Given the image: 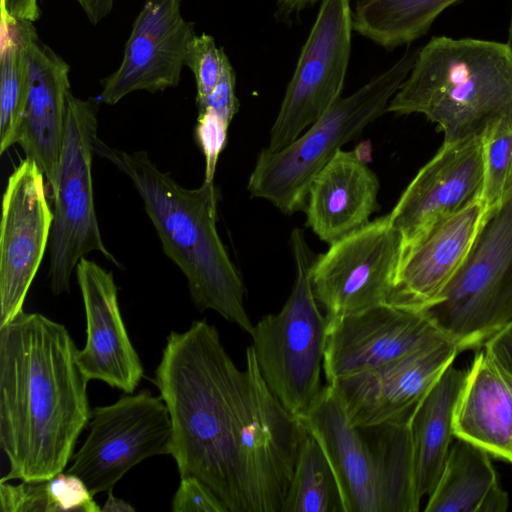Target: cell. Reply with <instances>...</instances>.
Returning <instances> with one entry per match:
<instances>
[{"mask_svg":"<svg viewBox=\"0 0 512 512\" xmlns=\"http://www.w3.org/2000/svg\"><path fill=\"white\" fill-rule=\"evenodd\" d=\"M351 0H323L299 55L265 148L295 141L340 97L351 52Z\"/></svg>","mask_w":512,"mask_h":512,"instance_id":"30bf717a","label":"cell"},{"mask_svg":"<svg viewBox=\"0 0 512 512\" xmlns=\"http://www.w3.org/2000/svg\"><path fill=\"white\" fill-rule=\"evenodd\" d=\"M29 68L26 107L16 144L34 161L50 188L60 159L70 91V67L37 34L33 22L17 19Z\"/></svg>","mask_w":512,"mask_h":512,"instance_id":"ac0fdd59","label":"cell"},{"mask_svg":"<svg viewBox=\"0 0 512 512\" xmlns=\"http://www.w3.org/2000/svg\"><path fill=\"white\" fill-rule=\"evenodd\" d=\"M95 153L132 182L165 255L182 271L195 307L213 310L252 335L243 280L218 234L214 182L188 189L158 168L145 151L128 152L96 140Z\"/></svg>","mask_w":512,"mask_h":512,"instance_id":"3957f363","label":"cell"},{"mask_svg":"<svg viewBox=\"0 0 512 512\" xmlns=\"http://www.w3.org/2000/svg\"><path fill=\"white\" fill-rule=\"evenodd\" d=\"M508 44L510 45L512 49V10H511V17H510V24H509V37H508Z\"/></svg>","mask_w":512,"mask_h":512,"instance_id":"f35d334b","label":"cell"},{"mask_svg":"<svg viewBox=\"0 0 512 512\" xmlns=\"http://www.w3.org/2000/svg\"><path fill=\"white\" fill-rule=\"evenodd\" d=\"M0 154L16 144L24 115L29 68L17 19L1 16Z\"/></svg>","mask_w":512,"mask_h":512,"instance_id":"f1b7e54d","label":"cell"},{"mask_svg":"<svg viewBox=\"0 0 512 512\" xmlns=\"http://www.w3.org/2000/svg\"><path fill=\"white\" fill-rule=\"evenodd\" d=\"M481 137L484 162L481 200L488 210L512 196V120L494 124Z\"/></svg>","mask_w":512,"mask_h":512,"instance_id":"f546056e","label":"cell"},{"mask_svg":"<svg viewBox=\"0 0 512 512\" xmlns=\"http://www.w3.org/2000/svg\"><path fill=\"white\" fill-rule=\"evenodd\" d=\"M223 51L208 34L195 35L192 39L185 65L191 69L195 77L196 104L203 101L216 86L221 74Z\"/></svg>","mask_w":512,"mask_h":512,"instance_id":"4dcf8cb0","label":"cell"},{"mask_svg":"<svg viewBox=\"0 0 512 512\" xmlns=\"http://www.w3.org/2000/svg\"><path fill=\"white\" fill-rule=\"evenodd\" d=\"M236 78L230 61L223 51L222 69L219 80L212 92L197 103L198 110L210 109L220 115L228 123L238 111L239 103L235 93Z\"/></svg>","mask_w":512,"mask_h":512,"instance_id":"836d02e7","label":"cell"},{"mask_svg":"<svg viewBox=\"0 0 512 512\" xmlns=\"http://www.w3.org/2000/svg\"><path fill=\"white\" fill-rule=\"evenodd\" d=\"M402 252V236L387 214L314 258L311 284L327 320L388 303Z\"/></svg>","mask_w":512,"mask_h":512,"instance_id":"8fae6325","label":"cell"},{"mask_svg":"<svg viewBox=\"0 0 512 512\" xmlns=\"http://www.w3.org/2000/svg\"><path fill=\"white\" fill-rule=\"evenodd\" d=\"M105 512H133L135 508L123 499L117 498L113 495L112 490L108 492V498L101 508Z\"/></svg>","mask_w":512,"mask_h":512,"instance_id":"74e56055","label":"cell"},{"mask_svg":"<svg viewBox=\"0 0 512 512\" xmlns=\"http://www.w3.org/2000/svg\"><path fill=\"white\" fill-rule=\"evenodd\" d=\"M323 0H276V17L281 21H291L306 8L312 7Z\"/></svg>","mask_w":512,"mask_h":512,"instance_id":"8d00e7d4","label":"cell"},{"mask_svg":"<svg viewBox=\"0 0 512 512\" xmlns=\"http://www.w3.org/2000/svg\"><path fill=\"white\" fill-rule=\"evenodd\" d=\"M422 311L460 352L512 323V196L486 210L461 267Z\"/></svg>","mask_w":512,"mask_h":512,"instance_id":"52a82bcc","label":"cell"},{"mask_svg":"<svg viewBox=\"0 0 512 512\" xmlns=\"http://www.w3.org/2000/svg\"><path fill=\"white\" fill-rule=\"evenodd\" d=\"M195 35L193 23L181 14V0H147L135 18L119 67L102 80L99 101L114 105L134 91L176 87Z\"/></svg>","mask_w":512,"mask_h":512,"instance_id":"9a60e30c","label":"cell"},{"mask_svg":"<svg viewBox=\"0 0 512 512\" xmlns=\"http://www.w3.org/2000/svg\"><path fill=\"white\" fill-rule=\"evenodd\" d=\"M46 179L23 159L8 178L0 224V326L20 312L40 267L53 225Z\"/></svg>","mask_w":512,"mask_h":512,"instance_id":"7c38bea8","label":"cell"},{"mask_svg":"<svg viewBox=\"0 0 512 512\" xmlns=\"http://www.w3.org/2000/svg\"><path fill=\"white\" fill-rule=\"evenodd\" d=\"M460 353L445 338L391 363L330 382L350 423L371 429L413 409Z\"/></svg>","mask_w":512,"mask_h":512,"instance_id":"2e32d148","label":"cell"},{"mask_svg":"<svg viewBox=\"0 0 512 512\" xmlns=\"http://www.w3.org/2000/svg\"><path fill=\"white\" fill-rule=\"evenodd\" d=\"M483 347L502 368L512 374V323L490 338Z\"/></svg>","mask_w":512,"mask_h":512,"instance_id":"e575fe53","label":"cell"},{"mask_svg":"<svg viewBox=\"0 0 512 512\" xmlns=\"http://www.w3.org/2000/svg\"><path fill=\"white\" fill-rule=\"evenodd\" d=\"M380 184L357 151L340 149L312 180L306 225L327 243L357 231L378 210Z\"/></svg>","mask_w":512,"mask_h":512,"instance_id":"44dd1931","label":"cell"},{"mask_svg":"<svg viewBox=\"0 0 512 512\" xmlns=\"http://www.w3.org/2000/svg\"><path fill=\"white\" fill-rule=\"evenodd\" d=\"M483 183L482 137L443 141L389 213L403 250L435 224L481 199Z\"/></svg>","mask_w":512,"mask_h":512,"instance_id":"5bb4252c","label":"cell"},{"mask_svg":"<svg viewBox=\"0 0 512 512\" xmlns=\"http://www.w3.org/2000/svg\"><path fill=\"white\" fill-rule=\"evenodd\" d=\"M419 49H407L390 68L352 93L340 97L316 122L285 148H263L249 176L252 197L269 201L283 214L304 211L314 177L387 107L409 75Z\"/></svg>","mask_w":512,"mask_h":512,"instance_id":"5b68a950","label":"cell"},{"mask_svg":"<svg viewBox=\"0 0 512 512\" xmlns=\"http://www.w3.org/2000/svg\"><path fill=\"white\" fill-rule=\"evenodd\" d=\"M490 454L455 437L440 477L428 495L426 512H503L508 494L500 486Z\"/></svg>","mask_w":512,"mask_h":512,"instance_id":"cb8c5ba5","label":"cell"},{"mask_svg":"<svg viewBox=\"0 0 512 512\" xmlns=\"http://www.w3.org/2000/svg\"><path fill=\"white\" fill-rule=\"evenodd\" d=\"M457 1L359 0L352 11L353 30L385 49L409 45Z\"/></svg>","mask_w":512,"mask_h":512,"instance_id":"484cf974","label":"cell"},{"mask_svg":"<svg viewBox=\"0 0 512 512\" xmlns=\"http://www.w3.org/2000/svg\"><path fill=\"white\" fill-rule=\"evenodd\" d=\"M467 376L468 370L451 364L412 411L411 433L420 498L431 493L442 472L455 438L454 417Z\"/></svg>","mask_w":512,"mask_h":512,"instance_id":"603a6c76","label":"cell"},{"mask_svg":"<svg viewBox=\"0 0 512 512\" xmlns=\"http://www.w3.org/2000/svg\"><path fill=\"white\" fill-rule=\"evenodd\" d=\"M321 446L335 475L345 512H378L377 476L369 442L353 426L336 389L322 387L300 419Z\"/></svg>","mask_w":512,"mask_h":512,"instance_id":"ffe728a7","label":"cell"},{"mask_svg":"<svg viewBox=\"0 0 512 512\" xmlns=\"http://www.w3.org/2000/svg\"><path fill=\"white\" fill-rule=\"evenodd\" d=\"M327 321L323 368L328 383L447 338L424 311L389 303Z\"/></svg>","mask_w":512,"mask_h":512,"instance_id":"4fadbf2b","label":"cell"},{"mask_svg":"<svg viewBox=\"0 0 512 512\" xmlns=\"http://www.w3.org/2000/svg\"><path fill=\"white\" fill-rule=\"evenodd\" d=\"M230 123L210 109L198 110L195 138L204 155V181L214 182L218 158L226 146Z\"/></svg>","mask_w":512,"mask_h":512,"instance_id":"1f68e13d","label":"cell"},{"mask_svg":"<svg viewBox=\"0 0 512 512\" xmlns=\"http://www.w3.org/2000/svg\"><path fill=\"white\" fill-rule=\"evenodd\" d=\"M75 271L86 318L79 364L89 380L134 393L144 369L121 315L113 273L86 257L79 260Z\"/></svg>","mask_w":512,"mask_h":512,"instance_id":"e0dca14e","label":"cell"},{"mask_svg":"<svg viewBox=\"0 0 512 512\" xmlns=\"http://www.w3.org/2000/svg\"><path fill=\"white\" fill-rule=\"evenodd\" d=\"M93 497L85 483L68 472L17 485L0 481L1 512H100Z\"/></svg>","mask_w":512,"mask_h":512,"instance_id":"4316f807","label":"cell"},{"mask_svg":"<svg viewBox=\"0 0 512 512\" xmlns=\"http://www.w3.org/2000/svg\"><path fill=\"white\" fill-rule=\"evenodd\" d=\"M291 249L296 270L291 293L278 313L265 315L254 325L251 346L270 391L301 419L322 388L328 321L313 292L314 258L299 228L291 233Z\"/></svg>","mask_w":512,"mask_h":512,"instance_id":"8992f818","label":"cell"},{"mask_svg":"<svg viewBox=\"0 0 512 512\" xmlns=\"http://www.w3.org/2000/svg\"><path fill=\"white\" fill-rule=\"evenodd\" d=\"M485 213L478 199L406 247L388 303L417 311L435 303L467 257Z\"/></svg>","mask_w":512,"mask_h":512,"instance_id":"d6986e66","label":"cell"},{"mask_svg":"<svg viewBox=\"0 0 512 512\" xmlns=\"http://www.w3.org/2000/svg\"><path fill=\"white\" fill-rule=\"evenodd\" d=\"M67 328L20 312L0 326V445L9 463L0 481L63 472L89 424L87 384Z\"/></svg>","mask_w":512,"mask_h":512,"instance_id":"7a4b0ae2","label":"cell"},{"mask_svg":"<svg viewBox=\"0 0 512 512\" xmlns=\"http://www.w3.org/2000/svg\"><path fill=\"white\" fill-rule=\"evenodd\" d=\"M99 99H67L65 131L58 169L49 188L53 225L49 241V282L54 295L68 292L73 271L85 255L97 251L117 267L106 248L95 210L92 161L97 137Z\"/></svg>","mask_w":512,"mask_h":512,"instance_id":"ba28073f","label":"cell"},{"mask_svg":"<svg viewBox=\"0 0 512 512\" xmlns=\"http://www.w3.org/2000/svg\"><path fill=\"white\" fill-rule=\"evenodd\" d=\"M387 112L418 113L434 123L444 141L481 137L512 120V49L508 43L436 36L390 100Z\"/></svg>","mask_w":512,"mask_h":512,"instance_id":"277c9868","label":"cell"},{"mask_svg":"<svg viewBox=\"0 0 512 512\" xmlns=\"http://www.w3.org/2000/svg\"><path fill=\"white\" fill-rule=\"evenodd\" d=\"M454 434L512 463V374L485 350L468 370L456 407Z\"/></svg>","mask_w":512,"mask_h":512,"instance_id":"7402d4cb","label":"cell"},{"mask_svg":"<svg viewBox=\"0 0 512 512\" xmlns=\"http://www.w3.org/2000/svg\"><path fill=\"white\" fill-rule=\"evenodd\" d=\"M91 24L97 25L114 7L115 0H76Z\"/></svg>","mask_w":512,"mask_h":512,"instance_id":"d590c367","label":"cell"},{"mask_svg":"<svg viewBox=\"0 0 512 512\" xmlns=\"http://www.w3.org/2000/svg\"><path fill=\"white\" fill-rule=\"evenodd\" d=\"M414 409V408H413ZM413 409L374 427L372 450L376 476L378 512H417L414 446L411 433Z\"/></svg>","mask_w":512,"mask_h":512,"instance_id":"d4e9b609","label":"cell"},{"mask_svg":"<svg viewBox=\"0 0 512 512\" xmlns=\"http://www.w3.org/2000/svg\"><path fill=\"white\" fill-rule=\"evenodd\" d=\"M179 487L173 497V512H229L218 495L199 478L180 477Z\"/></svg>","mask_w":512,"mask_h":512,"instance_id":"d6a6232c","label":"cell"},{"mask_svg":"<svg viewBox=\"0 0 512 512\" xmlns=\"http://www.w3.org/2000/svg\"><path fill=\"white\" fill-rule=\"evenodd\" d=\"M153 382L180 477L202 480L229 512H281L308 431L266 385L253 347L241 370L216 327L193 321L167 336Z\"/></svg>","mask_w":512,"mask_h":512,"instance_id":"6da1fadb","label":"cell"},{"mask_svg":"<svg viewBox=\"0 0 512 512\" xmlns=\"http://www.w3.org/2000/svg\"><path fill=\"white\" fill-rule=\"evenodd\" d=\"M281 512H345L333 470L309 432L298 452Z\"/></svg>","mask_w":512,"mask_h":512,"instance_id":"83f0119b","label":"cell"},{"mask_svg":"<svg viewBox=\"0 0 512 512\" xmlns=\"http://www.w3.org/2000/svg\"><path fill=\"white\" fill-rule=\"evenodd\" d=\"M88 425L89 433L66 472L79 477L93 496L111 491L143 460L170 454L169 411L161 395L149 389L95 407Z\"/></svg>","mask_w":512,"mask_h":512,"instance_id":"9c48e42d","label":"cell"}]
</instances>
